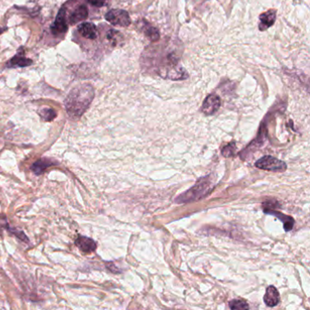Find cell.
<instances>
[{"label":"cell","instance_id":"1","mask_svg":"<svg viewBox=\"0 0 310 310\" xmlns=\"http://www.w3.org/2000/svg\"><path fill=\"white\" fill-rule=\"evenodd\" d=\"M95 97L94 87L90 84H81L71 89L65 100V107L69 116L78 118L87 111Z\"/></svg>","mask_w":310,"mask_h":310},{"label":"cell","instance_id":"2","mask_svg":"<svg viewBox=\"0 0 310 310\" xmlns=\"http://www.w3.org/2000/svg\"><path fill=\"white\" fill-rule=\"evenodd\" d=\"M212 188V181L209 179V176L204 177L198 180V182L189 190H187L183 194L179 196L176 199V203H189L203 199L205 196L209 194L210 189Z\"/></svg>","mask_w":310,"mask_h":310},{"label":"cell","instance_id":"3","mask_svg":"<svg viewBox=\"0 0 310 310\" xmlns=\"http://www.w3.org/2000/svg\"><path fill=\"white\" fill-rule=\"evenodd\" d=\"M256 167L257 169L272 172H284L286 170V165L285 162L277 160L271 156L263 157L260 160L256 162Z\"/></svg>","mask_w":310,"mask_h":310},{"label":"cell","instance_id":"4","mask_svg":"<svg viewBox=\"0 0 310 310\" xmlns=\"http://www.w3.org/2000/svg\"><path fill=\"white\" fill-rule=\"evenodd\" d=\"M105 18H106V20L108 21L110 24L116 26V27L126 28L131 24L130 17L126 10H110L106 14Z\"/></svg>","mask_w":310,"mask_h":310},{"label":"cell","instance_id":"5","mask_svg":"<svg viewBox=\"0 0 310 310\" xmlns=\"http://www.w3.org/2000/svg\"><path fill=\"white\" fill-rule=\"evenodd\" d=\"M50 29L52 34L55 36L65 34L68 31V26L66 20V10L64 8L59 10L58 16Z\"/></svg>","mask_w":310,"mask_h":310},{"label":"cell","instance_id":"6","mask_svg":"<svg viewBox=\"0 0 310 310\" xmlns=\"http://www.w3.org/2000/svg\"><path fill=\"white\" fill-rule=\"evenodd\" d=\"M221 106V100L217 95H209L205 99L201 111L206 115H213L218 111L219 107Z\"/></svg>","mask_w":310,"mask_h":310},{"label":"cell","instance_id":"7","mask_svg":"<svg viewBox=\"0 0 310 310\" xmlns=\"http://www.w3.org/2000/svg\"><path fill=\"white\" fill-rule=\"evenodd\" d=\"M276 11L274 10H270L263 13L259 16V25H258V29L261 31H265L266 29H269L272 27L275 21H276Z\"/></svg>","mask_w":310,"mask_h":310},{"label":"cell","instance_id":"8","mask_svg":"<svg viewBox=\"0 0 310 310\" xmlns=\"http://www.w3.org/2000/svg\"><path fill=\"white\" fill-rule=\"evenodd\" d=\"M78 30L79 34L84 37L85 39L94 40L97 39L98 36L97 27L90 22H85V23L79 25Z\"/></svg>","mask_w":310,"mask_h":310},{"label":"cell","instance_id":"9","mask_svg":"<svg viewBox=\"0 0 310 310\" xmlns=\"http://www.w3.org/2000/svg\"><path fill=\"white\" fill-rule=\"evenodd\" d=\"M87 17H88V10L87 6L79 5L73 10L72 13L69 17V22L72 25L78 24L83 20H86Z\"/></svg>","mask_w":310,"mask_h":310},{"label":"cell","instance_id":"10","mask_svg":"<svg viewBox=\"0 0 310 310\" xmlns=\"http://www.w3.org/2000/svg\"><path fill=\"white\" fill-rule=\"evenodd\" d=\"M76 245L83 253H92L97 249V243L87 237H79L76 240Z\"/></svg>","mask_w":310,"mask_h":310},{"label":"cell","instance_id":"11","mask_svg":"<svg viewBox=\"0 0 310 310\" xmlns=\"http://www.w3.org/2000/svg\"><path fill=\"white\" fill-rule=\"evenodd\" d=\"M280 301V297H279V293L276 289L275 286H268L266 290V294L264 296V302L267 306H276Z\"/></svg>","mask_w":310,"mask_h":310},{"label":"cell","instance_id":"12","mask_svg":"<svg viewBox=\"0 0 310 310\" xmlns=\"http://www.w3.org/2000/svg\"><path fill=\"white\" fill-rule=\"evenodd\" d=\"M32 64H33V61L31 59L26 58L21 54V52H20L19 55L15 56L10 59V62L7 64V67L8 68H26Z\"/></svg>","mask_w":310,"mask_h":310},{"label":"cell","instance_id":"13","mask_svg":"<svg viewBox=\"0 0 310 310\" xmlns=\"http://www.w3.org/2000/svg\"><path fill=\"white\" fill-rule=\"evenodd\" d=\"M265 213L268 214V215H272V216H275V217H276L278 219H280L282 222L284 223V228H285V230H286V232H287V231H290L291 229L294 227L295 220H294V218H292V217L286 216V215L281 213V212H278V211H276L275 209H273V210H268V211H266Z\"/></svg>","mask_w":310,"mask_h":310},{"label":"cell","instance_id":"14","mask_svg":"<svg viewBox=\"0 0 310 310\" xmlns=\"http://www.w3.org/2000/svg\"><path fill=\"white\" fill-rule=\"evenodd\" d=\"M53 161L49 159H41L35 162L33 166L31 167V170L36 175L43 174L46 170L53 166Z\"/></svg>","mask_w":310,"mask_h":310},{"label":"cell","instance_id":"15","mask_svg":"<svg viewBox=\"0 0 310 310\" xmlns=\"http://www.w3.org/2000/svg\"><path fill=\"white\" fill-rule=\"evenodd\" d=\"M143 30L145 32V35L147 37V39H149L152 42H156L160 39V32L159 30L152 27L150 25L145 23L143 27Z\"/></svg>","mask_w":310,"mask_h":310},{"label":"cell","instance_id":"16","mask_svg":"<svg viewBox=\"0 0 310 310\" xmlns=\"http://www.w3.org/2000/svg\"><path fill=\"white\" fill-rule=\"evenodd\" d=\"M39 116L44 121H52L57 117V112L55 111L53 108L44 107L39 111Z\"/></svg>","mask_w":310,"mask_h":310},{"label":"cell","instance_id":"17","mask_svg":"<svg viewBox=\"0 0 310 310\" xmlns=\"http://www.w3.org/2000/svg\"><path fill=\"white\" fill-rule=\"evenodd\" d=\"M229 306L231 309H248L249 305L246 301L241 299H233L229 301Z\"/></svg>","mask_w":310,"mask_h":310},{"label":"cell","instance_id":"18","mask_svg":"<svg viewBox=\"0 0 310 310\" xmlns=\"http://www.w3.org/2000/svg\"><path fill=\"white\" fill-rule=\"evenodd\" d=\"M277 207H279V204L277 203L276 200H266L263 203L264 212L268 211V210H273V209H276Z\"/></svg>","mask_w":310,"mask_h":310},{"label":"cell","instance_id":"19","mask_svg":"<svg viewBox=\"0 0 310 310\" xmlns=\"http://www.w3.org/2000/svg\"><path fill=\"white\" fill-rule=\"evenodd\" d=\"M235 150H236V145L235 144H229L222 149V155L225 156L226 158H228V157L234 154Z\"/></svg>","mask_w":310,"mask_h":310},{"label":"cell","instance_id":"20","mask_svg":"<svg viewBox=\"0 0 310 310\" xmlns=\"http://www.w3.org/2000/svg\"><path fill=\"white\" fill-rule=\"evenodd\" d=\"M87 1L90 5L97 7V8H100V7H103V6L105 5L107 0H87Z\"/></svg>","mask_w":310,"mask_h":310},{"label":"cell","instance_id":"21","mask_svg":"<svg viewBox=\"0 0 310 310\" xmlns=\"http://www.w3.org/2000/svg\"><path fill=\"white\" fill-rule=\"evenodd\" d=\"M2 32H4V29H1V28H0V34H1Z\"/></svg>","mask_w":310,"mask_h":310}]
</instances>
